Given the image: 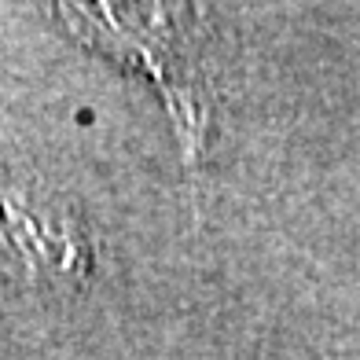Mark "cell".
Listing matches in <instances>:
<instances>
[{
    "label": "cell",
    "instance_id": "6da1fadb",
    "mask_svg": "<svg viewBox=\"0 0 360 360\" xmlns=\"http://www.w3.org/2000/svg\"><path fill=\"white\" fill-rule=\"evenodd\" d=\"M0 272L34 290H74L92 272L81 214L8 162H0Z\"/></svg>",
    "mask_w": 360,
    "mask_h": 360
},
{
    "label": "cell",
    "instance_id": "7a4b0ae2",
    "mask_svg": "<svg viewBox=\"0 0 360 360\" xmlns=\"http://www.w3.org/2000/svg\"><path fill=\"white\" fill-rule=\"evenodd\" d=\"M70 22L74 34L89 44L122 56L125 63L147 70L162 89L173 110V122L188 143V158L202 147V118L206 103L199 92V63H195L191 41L176 19V8H56Z\"/></svg>",
    "mask_w": 360,
    "mask_h": 360
}]
</instances>
